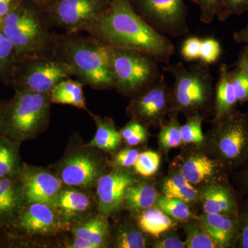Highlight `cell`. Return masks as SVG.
Segmentation results:
<instances>
[{"instance_id":"obj_1","label":"cell","mask_w":248,"mask_h":248,"mask_svg":"<svg viewBox=\"0 0 248 248\" xmlns=\"http://www.w3.org/2000/svg\"><path fill=\"white\" fill-rule=\"evenodd\" d=\"M84 30L107 46L148 54L166 65L174 53L172 42L148 24L133 9L130 0H112Z\"/></svg>"},{"instance_id":"obj_2","label":"cell","mask_w":248,"mask_h":248,"mask_svg":"<svg viewBox=\"0 0 248 248\" xmlns=\"http://www.w3.org/2000/svg\"><path fill=\"white\" fill-rule=\"evenodd\" d=\"M163 71L174 79L171 89L170 112L186 117L200 114L204 117L213 115L215 86L209 65L200 61L186 68L184 63L167 64Z\"/></svg>"},{"instance_id":"obj_3","label":"cell","mask_w":248,"mask_h":248,"mask_svg":"<svg viewBox=\"0 0 248 248\" xmlns=\"http://www.w3.org/2000/svg\"><path fill=\"white\" fill-rule=\"evenodd\" d=\"M51 104L50 94L16 90L0 116V133L20 144L35 138L48 127Z\"/></svg>"},{"instance_id":"obj_4","label":"cell","mask_w":248,"mask_h":248,"mask_svg":"<svg viewBox=\"0 0 248 248\" xmlns=\"http://www.w3.org/2000/svg\"><path fill=\"white\" fill-rule=\"evenodd\" d=\"M211 123L202 148L228 174H233L248 161V114L236 109Z\"/></svg>"},{"instance_id":"obj_5","label":"cell","mask_w":248,"mask_h":248,"mask_svg":"<svg viewBox=\"0 0 248 248\" xmlns=\"http://www.w3.org/2000/svg\"><path fill=\"white\" fill-rule=\"evenodd\" d=\"M63 61L74 76L96 89H115L110 48L95 38H71L62 46Z\"/></svg>"},{"instance_id":"obj_6","label":"cell","mask_w":248,"mask_h":248,"mask_svg":"<svg viewBox=\"0 0 248 248\" xmlns=\"http://www.w3.org/2000/svg\"><path fill=\"white\" fill-rule=\"evenodd\" d=\"M2 32L14 45L17 63L46 56L51 38L39 16L22 4L2 18Z\"/></svg>"},{"instance_id":"obj_7","label":"cell","mask_w":248,"mask_h":248,"mask_svg":"<svg viewBox=\"0 0 248 248\" xmlns=\"http://www.w3.org/2000/svg\"><path fill=\"white\" fill-rule=\"evenodd\" d=\"M110 48L115 89L134 97L161 76L159 62L148 54L130 49Z\"/></svg>"},{"instance_id":"obj_8","label":"cell","mask_w":248,"mask_h":248,"mask_svg":"<svg viewBox=\"0 0 248 248\" xmlns=\"http://www.w3.org/2000/svg\"><path fill=\"white\" fill-rule=\"evenodd\" d=\"M73 76L66 62L42 57L17 63L10 84L16 90L50 94L60 81Z\"/></svg>"},{"instance_id":"obj_9","label":"cell","mask_w":248,"mask_h":248,"mask_svg":"<svg viewBox=\"0 0 248 248\" xmlns=\"http://www.w3.org/2000/svg\"><path fill=\"white\" fill-rule=\"evenodd\" d=\"M171 108V89L161 75L155 82L132 98L126 111L132 119L148 128H160L166 122Z\"/></svg>"},{"instance_id":"obj_10","label":"cell","mask_w":248,"mask_h":248,"mask_svg":"<svg viewBox=\"0 0 248 248\" xmlns=\"http://www.w3.org/2000/svg\"><path fill=\"white\" fill-rule=\"evenodd\" d=\"M140 16L160 33L181 37L188 33L185 0H137Z\"/></svg>"},{"instance_id":"obj_11","label":"cell","mask_w":248,"mask_h":248,"mask_svg":"<svg viewBox=\"0 0 248 248\" xmlns=\"http://www.w3.org/2000/svg\"><path fill=\"white\" fill-rule=\"evenodd\" d=\"M172 166H175L197 188L217 181L226 180L229 174L202 147L183 145Z\"/></svg>"},{"instance_id":"obj_12","label":"cell","mask_w":248,"mask_h":248,"mask_svg":"<svg viewBox=\"0 0 248 248\" xmlns=\"http://www.w3.org/2000/svg\"><path fill=\"white\" fill-rule=\"evenodd\" d=\"M104 168L102 159L97 155L88 150H79L62 160L58 177L66 185L89 188L95 185Z\"/></svg>"},{"instance_id":"obj_13","label":"cell","mask_w":248,"mask_h":248,"mask_svg":"<svg viewBox=\"0 0 248 248\" xmlns=\"http://www.w3.org/2000/svg\"><path fill=\"white\" fill-rule=\"evenodd\" d=\"M59 213L48 204H25L9 229L18 237L51 234L63 228Z\"/></svg>"},{"instance_id":"obj_14","label":"cell","mask_w":248,"mask_h":248,"mask_svg":"<svg viewBox=\"0 0 248 248\" xmlns=\"http://www.w3.org/2000/svg\"><path fill=\"white\" fill-rule=\"evenodd\" d=\"M18 178L26 204L42 203L51 205L62 190L63 182L58 176L25 163Z\"/></svg>"},{"instance_id":"obj_15","label":"cell","mask_w":248,"mask_h":248,"mask_svg":"<svg viewBox=\"0 0 248 248\" xmlns=\"http://www.w3.org/2000/svg\"><path fill=\"white\" fill-rule=\"evenodd\" d=\"M112 0H61L54 17L57 24L71 32L84 31L108 7Z\"/></svg>"},{"instance_id":"obj_16","label":"cell","mask_w":248,"mask_h":248,"mask_svg":"<svg viewBox=\"0 0 248 248\" xmlns=\"http://www.w3.org/2000/svg\"><path fill=\"white\" fill-rule=\"evenodd\" d=\"M135 173L126 169H115L99 178L95 185L101 217L107 218L122 208L125 190L138 181Z\"/></svg>"},{"instance_id":"obj_17","label":"cell","mask_w":248,"mask_h":248,"mask_svg":"<svg viewBox=\"0 0 248 248\" xmlns=\"http://www.w3.org/2000/svg\"><path fill=\"white\" fill-rule=\"evenodd\" d=\"M198 190L203 213L238 217L240 202L228 179L210 183Z\"/></svg>"},{"instance_id":"obj_18","label":"cell","mask_w":248,"mask_h":248,"mask_svg":"<svg viewBox=\"0 0 248 248\" xmlns=\"http://www.w3.org/2000/svg\"><path fill=\"white\" fill-rule=\"evenodd\" d=\"M198 220L218 248L236 247L239 236L238 217L202 213L199 215Z\"/></svg>"},{"instance_id":"obj_19","label":"cell","mask_w":248,"mask_h":248,"mask_svg":"<svg viewBox=\"0 0 248 248\" xmlns=\"http://www.w3.org/2000/svg\"><path fill=\"white\" fill-rule=\"evenodd\" d=\"M25 204L18 176L0 179V228H9Z\"/></svg>"},{"instance_id":"obj_20","label":"cell","mask_w":248,"mask_h":248,"mask_svg":"<svg viewBox=\"0 0 248 248\" xmlns=\"http://www.w3.org/2000/svg\"><path fill=\"white\" fill-rule=\"evenodd\" d=\"M230 71L229 66L226 63L219 67L218 81L215 86L213 120H220L230 115L236 110L239 104L232 84Z\"/></svg>"},{"instance_id":"obj_21","label":"cell","mask_w":248,"mask_h":248,"mask_svg":"<svg viewBox=\"0 0 248 248\" xmlns=\"http://www.w3.org/2000/svg\"><path fill=\"white\" fill-rule=\"evenodd\" d=\"M163 179L160 186L161 192L166 197L187 202L191 207L200 204V191L192 185L175 166Z\"/></svg>"},{"instance_id":"obj_22","label":"cell","mask_w":248,"mask_h":248,"mask_svg":"<svg viewBox=\"0 0 248 248\" xmlns=\"http://www.w3.org/2000/svg\"><path fill=\"white\" fill-rule=\"evenodd\" d=\"M159 193L155 183L138 180L125 190L122 208L139 213L154 206Z\"/></svg>"},{"instance_id":"obj_23","label":"cell","mask_w":248,"mask_h":248,"mask_svg":"<svg viewBox=\"0 0 248 248\" xmlns=\"http://www.w3.org/2000/svg\"><path fill=\"white\" fill-rule=\"evenodd\" d=\"M92 117L97 125V130L94 138L86 144V147L110 153L118 151L123 140L113 121L94 115H92Z\"/></svg>"},{"instance_id":"obj_24","label":"cell","mask_w":248,"mask_h":248,"mask_svg":"<svg viewBox=\"0 0 248 248\" xmlns=\"http://www.w3.org/2000/svg\"><path fill=\"white\" fill-rule=\"evenodd\" d=\"M177 223L155 205L140 212L138 216V225L141 231L154 238L174 230Z\"/></svg>"},{"instance_id":"obj_25","label":"cell","mask_w":248,"mask_h":248,"mask_svg":"<svg viewBox=\"0 0 248 248\" xmlns=\"http://www.w3.org/2000/svg\"><path fill=\"white\" fill-rule=\"evenodd\" d=\"M19 146L20 143L0 133V179L19 175L24 164Z\"/></svg>"},{"instance_id":"obj_26","label":"cell","mask_w":248,"mask_h":248,"mask_svg":"<svg viewBox=\"0 0 248 248\" xmlns=\"http://www.w3.org/2000/svg\"><path fill=\"white\" fill-rule=\"evenodd\" d=\"M52 103L71 105L86 110L82 84L68 78L57 84L50 93Z\"/></svg>"},{"instance_id":"obj_27","label":"cell","mask_w":248,"mask_h":248,"mask_svg":"<svg viewBox=\"0 0 248 248\" xmlns=\"http://www.w3.org/2000/svg\"><path fill=\"white\" fill-rule=\"evenodd\" d=\"M89 197L75 190H62L53 201L51 206L59 214L65 216H74L84 213L90 208Z\"/></svg>"},{"instance_id":"obj_28","label":"cell","mask_w":248,"mask_h":248,"mask_svg":"<svg viewBox=\"0 0 248 248\" xmlns=\"http://www.w3.org/2000/svg\"><path fill=\"white\" fill-rule=\"evenodd\" d=\"M73 236L90 241L95 248H106L110 227L105 217L93 218L73 229Z\"/></svg>"},{"instance_id":"obj_29","label":"cell","mask_w":248,"mask_h":248,"mask_svg":"<svg viewBox=\"0 0 248 248\" xmlns=\"http://www.w3.org/2000/svg\"><path fill=\"white\" fill-rule=\"evenodd\" d=\"M179 114L170 112L169 120L160 126L158 134V146L161 153H167L170 149L182 146L183 142L181 125L179 121Z\"/></svg>"},{"instance_id":"obj_30","label":"cell","mask_w":248,"mask_h":248,"mask_svg":"<svg viewBox=\"0 0 248 248\" xmlns=\"http://www.w3.org/2000/svg\"><path fill=\"white\" fill-rule=\"evenodd\" d=\"M155 205L178 222L184 223L199 217L192 212V207L187 202L170 198L161 193L158 196Z\"/></svg>"},{"instance_id":"obj_31","label":"cell","mask_w":248,"mask_h":248,"mask_svg":"<svg viewBox=\"0 0 248 248\" xmlns=\"http://www.w3.org/2000/svg\"><path fill=\"white\" fill-rule=\"evenodd\" d=\"M146 233L138 225L126 223L119 227L115 238V247L117 248H145L149 247Z\"/></svg>"},{"instance_id":"obj_32","label":"cell","mask_w":248,"mask_h":248,"mask_svg":"<svg viewBox=\"0 0 248 248\" xmlns=\"http://www.w3.org/2000/svg\"><path fill=\"white\" fill-rule=\"evenodd\" d=\"M186 248H218L217 245L201 226L198 218L184 222Z\"/></svg>"},{"instance_id":"obj_33","label":"cell","mask_w":248,"mask_h":248,"mask_svg":"<svg viewBox=\"0 0 248 248\" xmlns=\"http://www.w3.org/2000/svg\"><path fill=\"white\" fill-rule=\"evenodd\" d=\"M17 64L14 45L2 31L0 32V79L11 84L13 73Z\"/></svg>"},{"instance_id":"obj_34","label":"cell","mask_w":248,"mask_h":248,"mask_svg":"<svg viewBox=\"0 0 248 248\" xmlns=\"http://www.w3.org/2000/svg\"><path fill=\"white\" fill-rule=\"evenodd\" d=\"M205 119L200 114L186 117V123L181 126L184 145L203 146L205 135L202 131V123Z\"/></svg>"},{"instance_id":"obj_35","label":"cell","mask_w":248,"mask_h":248,"mask_svg":"<svg viewBox=\"0 0 248 248\" xmlns=\"http://www.w3.org/2000/svg\"><path fill=\"white\" fill-rule=\"evenodd\" d=\"M161 159V155L157 152H142L134 165V171L143 177H152L159 170Z\"/></svg>"},{"instance_id":"obj_36","label":"cell","mask_w":248,"mask_h":248,"mask_svg":"<svg viewBox=\"0 0 248 248\" xmlns=\"http://www.w3.org/2000/svg\"><path fill=\"white\" fill-rule=\"evenodd\" d=\"M233 71H230L232 84L239 104L248 102V76L239 66H234Z\"/></svg>"},{"instance_id":"obj_37","label":"cell","mask_w":248,"mask_h":248,"mask_svg":"<svg viewBox=\"0 0 248 248\" xmlns=\"http://www.w3.org/2000/svg\"><path fill=\"white\" fill-rule=\"evenodd\" d=\"M222 53L219 42L213 37L202 39L200 48V61L210 65L216 63Z\"/></svg>"},{"instance_id":"obj_38","label":"cell","mask_w":248,"mask_h":248,"mask_svg":"<svg viewBox=\"0 0 248 248\" xmlns=\"http://www.w3.org/2000/svg\"><path fill=\"white\" fill-rule=\"evenodd\" d=\"M199 6L201 11L200 21L210 24L217 17L223 7L224 0H190Z\"/></svg>"},{"instance_id":"obj_39","label":"cell","mask_w":248,"mask_h":248,"mask_svg":"<svg viewBox=\"0 0 248 248\" xmlns=\"http://www.w3.org/2000/svg\"><path fill=\"white\" fill-rule=\"evenodd\" d=\"M238 222L239 236L236 248H248V195L239 203Z\"/></svg>"},{"instance_id":"obj_40","label":"cell","mask_w":248,"mask_h":248,"mask_svg":"<svg viewBox=\"0 0 248 248\" xmlns=\"http://www.w3.org/2000/svg\"><path fill=\"white\" fill-rule=\"evenodd\" d=\"M248 12V0H224L223 7L217 19L225 22L233 16H239Z\"/></svg>"},{"instance_id":"obj_41","label":"cell","mask_w":248,"mask_h":248,"mask_svg":"<svg viewBox=\"0 0 248 248\" xmlns=\"http://www.w3.org/2000/svg\"><path fill=\"white\" fill-rule=\"evenodd\" d=\"M140 151L133 148H125L116 153L112 161V165L115 169H126L133 167Z\"/></svg>"},{"instance_id":"obj_42","label":"cell","mask_w":248,"mask_h":248,"mask_svg":"<svg viewBox=\"0 0 248 248\" xmlns=\"http://www.w3.org/2000/svg\"><path fill=\"white\" fill-rule=\"evenodd\" d=\"M151 246L153 248H186L184 241H182L173 230L154 238V241H152Z\"/></svg>"},{"instance_id":"obj_43","label":"cell","mask_w":248,"mask_h":248,"mask_svg":"<svg viewBox=\"0 0 248 248\" xmlns=\"http://www.w3.org/2000/svg\"><path fill=\"white\" fill-rule=\"evenodd\" d=\"M202 39L191 37L186 39L181 48V55L186 62H192L200 58Z\"/></svg>"},{"instance_id":"obj_44","label":"cell","mask_w":248,"mask_h":248,"mask_svg":"<svg viewBox=\"0 0 248 248\" xmlns=\"http://www.w3.org/2000/svg\"><path fill=\"white\" fill-rule=\"evenodd\" d=\"M236 174L235 180L240 190L248 195V161L241 169L234 172Z\"/></svg>"},{"instance_id":"obj_45","label":"cell","mask_w":248,"mask_h":248,"mask_svg":"<svg viewBox=\"0 0 248 248\" xmlns=\"http://www.w3.org/2000/svg\"><path fill=\"white\" fill-rule=\"evenodd\" d=\"M144 127H146V125H143L140 122H139L138 121L132 119L124 128H122L120 130L122 140L125 141L127 139L133 136L134 134L138 133V132L141 130Z\"/></svg>"},{"instance_id":"obj_46","label":"cell","mask_w":248,"mask_h":248,"mask_svg":"<svg viewBox=\"0 0 248 248\" xmlns=\"http://www.w3.org/2000/svg\"><path fill=\"white\" fill-rule=\"evenodd\" d=\"M150 136V133L148 131V127H144L141 130L134 134L133 136L130 137L126 140H125V143L129 146H136L145 143L148 140Z\"/></svg>"},{"instance_id":"obj_47","label":"cell","mask_w":248,"mask_h":248,"mask_svg":"<svg viewBox=\"0 0 248 248\" xmlns=\"http://www.w3.org/2000/svg\"><path fill=\"white\" fill-rule=\"evenodd\" d=\"M22 4L21 0H0V17L2 19Z\"/></svg>"},{"instance_id":"obj_48","label":"cell","mask_w":248,"mask_h":248,"mask_svg":"<svg viewBox=\"0 0 248 248\" xmlns=\"http://www.w3.org/2000/svg\"><path fill=\"white\" fill-rule=\"evenodd\" d=\"M234 66H241L248 76V45L241 49Z\"/></svg>"},{"instance_id":"obj_49","label":"cell","mask_w":248,"mask_h":248,"mask_svg":"<svg viewBox=\"0 0 248 248\" xmlns=\"http://www.w3.org/2000/svg\"><path fill=\"white\" fill-rule=\"evenodd\" d=\"M232 37L236 43L248 45V23L244 29L235 31Z\"/></svg>"},{"instance_id":"obj_50","label":"cell","mask_w":248,"mask_h":248,"mask_svg":"<svg viewBox=\"0 0 248 248\" xmlns=\"http://www.w3.org/2000/svg\"><path fill=\"white\" fill-rule=\"evenodd\" d=\"M67 248H95L94 245L87 240L74 236L73 241L68 244Z\"/></svg>"},{"instance_id":"obj_51","label":"cell","mask_w":248,"mask_h":248,"mask_svg":"<svg viewBox=\"0 0 248 248\" xmlns=\"http://www.w3.org/2000/svg\"><path fill=\"white\" fill-rule=\"evenodd\" d=\"M5 102H0V116H1V112H2L3 108H4L5 105Z\"/></svg>"},{"instance_id":"obj_52","label":"cell","mask_w":248,"mask_h":248,"mask_svg":"<svg viewBox=\"0 0 248 248\" xmlns=\"http://www.w3.org/2000/svg\"><path fill=\"white\" fill-rule=\"evenodd\" d=\"M2 31V19L0 17V32Z\"/></svg>"},{"instance_id":"obj_53","label":"cell","mask_w":248,"mask_h":248,"mask_svg":"<svg viewBox=\"0 0 248 248\" xmlns=\"http://www.w3.org/2000/svg\"><path fill=\"white\" fill-rule=\"evenodd\" d=\"M38 1H46V0H38Z\"/></svg>"}]
</instances>
